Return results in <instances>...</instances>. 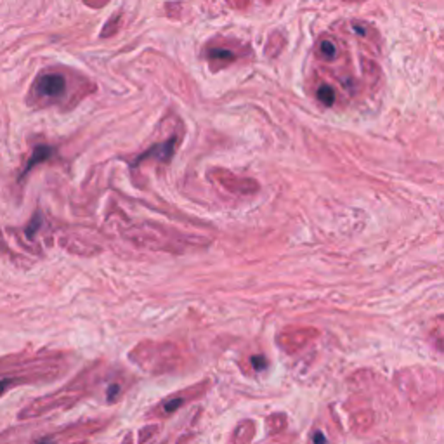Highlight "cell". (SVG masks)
Wrapping results in <instances>:
<instances>
[{
    "mask_svg": "<svg viewBox=\"0 0 444 444\" xmlns=\"http://www.w3.org/2000/svg\"><path fill=\"white\" fill-rule=\"evenodd\" d=\"M37 90L45 98H59L66 90V80L63 75L49 74L38 78Z\"/></svg>",
    "mask_w": 444,
    "mask_h": 444,
    "instance_id": "cell-1",
    "label": "cell"
},
{
    "mask_svg": "<svg viewBox=\"0 0 444 444\" xmlns=\"http://www.w3.org/2000/svg\"><path fill=\"white\" fill-rule=\"evenodd\" d=\"M174 146H175V137H170L167 143L158 144V146L148 149L143 156H139V158L136 160V163H139L141 160H144V158H151V156H156V158H160V160H168L172 155H174Z\"/></svg>",
    "mask_w": 444,
    "mask_h": 444,
    "instance_id": "cell-2",
    "label": "cell"
},
{
    "mask_svg": "<svg viewBox=\"0 0 444 444\" xmlns=\"http://www.w3.org/2000/svg\"><path fill=\"white\" fill-rule=\"evenodd\" d=\"M52 151H54V149H52L51 146H45V144H42V146H37L35 151H33L32 158H30L28 165H26L25 174H26V172L32 170V168L35 167V165H38V163H40V162H44V160H47L49 156L52 155Z\"/></svg>",
    "mask_w": 444,
    "mask_h": 444,
    "instance_id": "cell-3",
    "label": "cell"
},
{
    "mask_svg": "<svg viewBox=\"0 0 444 444\" xmlns=\"http://www.w3.org/2000/svg\"><path fill=\"white\" fill-rule=\"evenodd\" d=\"M317 98H320V101H323L325 105H332L335 95H333V90L330 89V87L323 86L320 90H317Z\"/></svg>",
    "mask_w": 444,
    "mask_h": 444,
    "instance_id": "cell-4",
    "label": "cell"
},
{
    "mask_svg": "<svg viewBox=\"0 0 444 444\" xmlns=\"http://www.w3.org/2000/svg\"><path fill=\"white\" fill-rule=\"evenodd\" d=\"M321 52L327 57H333L335 56V45H333L332 42H323V44H321Z\"/></svg>",
    "mask_w": 444,
    "mask_h": 444,
    "instance_id": "cell-5",
    "label": "cell"
},
{
    "mask_svg": "<svg viewBox=\"0 0 444 444\" xmlns=\"http://www.w3.org/2000/svg\"><path fill=\"white\" fill-rule=\"evenodd\" d=\"M252 363H254V366H255V368H257V370H264V368H266V359L260 358V356H259V358H257V356H255V358H252Z\"/></svg>",
    "mask_w": 444,
    "mask_h": 444,
    "instance_id": "cell-6",
    "label": "cell"
},
{
    "mask_svg": "<svg viewBox=\"0 0 444 444\" xmlns=\"http://www.w3.org/2000/svg\"><path fill=\"white\" fill-rule=\"evenodd\" d=\"M182 404V399H175V401H170V403L165 404V411H174V409H177Z\"/></svg>",
    "mask_w": 444,
    "mask_h": 444,
    "instance_id": "cell-7",
    "label": "cell"
},
{
    "mask_svg": "<svg viewBox=\"0 0 444 444\" xmlns=\"http://www.w3.org/2000/svg\"><path fill=\"white\" fill-rule=\"evenodd\" d=\"M212 56L214 57H224V59H233L231 52H229V51H217V49L212 52Z\"/></svg>",
    "mask_w": 444,
    "mask_h": 444,
    "instance_id": "cell-8",
    "label": "cell"
},
{
    "mask_svg": "<svg viewBox=\"0 0 444 444\" xmlns=\"http://www.w3.org/2000/svg\"><path fill=\"white\" fill-rule=\"evenodd\" d=\"M13 384V380H7V378H4V380H0V394H4L7 390V387Z\"/></svg>",
    "mask_w": 444,
    "mask_h": 444,
    "instance_id": "cell-9",
    "label": "cell"
},
{
    "mask_svg": "<svg viewBox=\"0 0 444 444\" xmlns=\"http://www.w3.org/2000/svg\"><path fill=\"white\" fill-rule=\"evenodd\" d=\"M110 389H111V390H110V394H108V399L113 401V396L118 392V387H117V385H111Z\"/></svg>",
    "mask_w": 444,
    "mask_h": 444,
    "instance_id": "cell-10",
    "label": "cell"
},
{
    "mask_svg": "<svg viewBox=\"0 0 444 444\" xmlns=\"http://www.w3.org/2000/svg\"><path fill=\"white\" fill-rule=\"evenodd\" d=\"M315 441H316V443H320V441H321V443H323V441H325V438H323V436H320V434H317V436H315Z\"/></svg>",
    "mask_w": 444,
    "mask_h": 444,
    "instance_id": "cell-11",
    "label": "cell"
}]
</instances>
